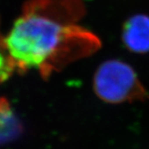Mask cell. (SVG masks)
<instances>
[{
	"label": "cell",
	"instance_id": "obj_3",
	"mask_svg": "<svg viewBox=\"0 0 149 149\" xmlns=\"http://www.w3.org/2000/svg\"><path fill=\"white\" fill-rule=\"evenodd\" d=\"M122 42L130 51L136 54L149 53V15L136 14L123 24Z\"/></svg>",
	"mask_w": 149,
	"mask_h": 149
},
{
	"label": "cell",
	"instance_id": "obj_4",
	"mask_svg": "<svg viewBox=\"0 0 149 149\" xmlns=\"http://www.w3.org/2000/svg\"><path fill=\"white\" fill-rule=\"evenodd\" d=\"M22 130V125L6 98H0V146L16 138Z\"/></svg>",
	"mask_w": 149,
	"mask_h": 149
},
{
	"label": "cell",
	"instance_id": "obj_1",
	"mask_svg": "<svg viewBox=\"0 0 149 149\" xmlns=\"http://www.w3.org/2000/svg\"><path fill=\"white\" fill-rule=\"evenodd\" d=\"M84 11L80 0H28L5 38L15 69L46 77L98 50L100 39L76 24Z\"/></svg>",
	"mask_w": 149,
	"mask_h": 149
},
{
	"label": "cell",
	"instance_id": "obj_5",
	"mask_svg": "<svg viewBox=\"0 0 149 149\" xmlns=\"http://www.w3.org/2000/svg\"><path fill=\"white\" fill-rule=\"evenodd\" d=\"M9 64L5 39H0V76L6 71Z\"/></svg>",
	"mask_w": 149,
	"mask_h": 149
},
{
	"label": "cell",
	"instance_id": "obj_2",
	"mask_svg": "<svg viewBox=\"0 0 149 149\" xmlns=\"http://www.w3.org/2000/svg\"><path fill=\"white\" fill-rule=\"evenodd\" d=\"M93 90L101 100L111 104L145 102L149 98L133 68L118 59L101 64L93 77Z\"/></svg>",
	"mask_w": 149,
	"mask_h": 149
}]
</instances>
